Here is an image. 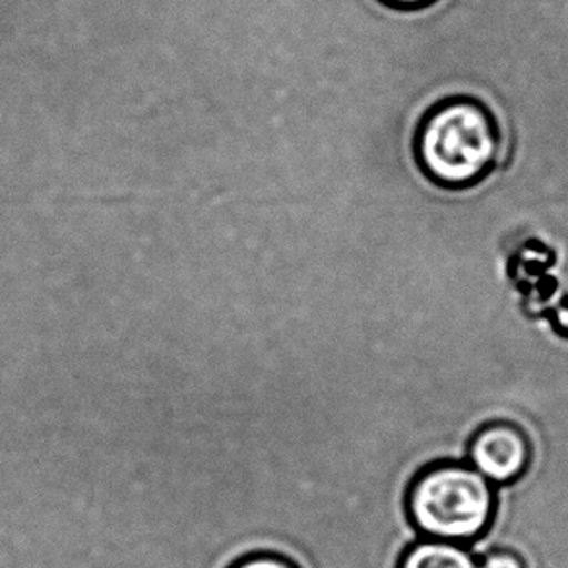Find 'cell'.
<instances>
[{
	"label": "cell",
	"instance_id": "cell-1",
	"mask_svg": "<svg viewBox=\"0 0 568 568\" xmlns=\"http://www.w3.org/2000/svg\"><path fill=\"white\" fill-rule=\"evenodd\" d=\"M500 152L497 116L471 95L437 101L415 129V162L433 185L446 191L479 185L497 168Z\"/></svg>",
	"mask_w": 568,
	"mask_h": 568
},
{
	"label": "cell",
	"instance_id": "cell-2",
	"mask_svg": "<svg viewBox=\"0 0 568 568\" xmlns=\"http://www.w3.org/2000/svg\"><path fill=\"white\" fill-rule=\"evenodd\" d=\"M495 510L497 487L468 462L430 464L407 493V513L423 538L471 546L491 528Z\"/></svg>",
	"mask_w": 568,
	"mask_h": 568
},
{
	"label": "cell",
	"instance_id": "cell-3",
	"mask_svg": "<svg viewBox=\"0 0 568 568\" xmlns=\"http://www.w3.org/2000/svg\"><path fill=\"white\" fill-rule=\"evenodd\" d=\"M531 458L534 446L528 433L507 419L479 425L466 445V462L495 487L518 484L530 468Z\"/></svg>",
	"mask_w": 568,
	"mask_h": 568
},
{
	"label": "cell",
	"instance_id": "cell-4",
	"mask_svg": "<svg viewBox=\"0 0 568 568\" xmlns=\"http://www.w3.org/2000/svg\"><path fill=\"white\" fill-rule=\"evenodd\" d=\"M399 568H477V557L464 544L423 538L407 549Z\"/></svg>",
	"mask_w": 568,
	"mask_h": 568
},
{
	"label": "cell",
	"instance_id": "cell-5",
	"mask_svg": "<svg viewBox=\"0 0 568 568\" xmlns=\"http://www.w3.org/2000/svg\"><path fill=\"white\" fill-rule=\"evenodd\" d=\"M477 568H528V565L513 549H491L477 559Z\"/></svg>",
	"mask_w": 568,
	"mask_h": 568
},
{
	"label": "cell",
	"instance_id": "cell-6",
	"mask_svg": "<svg viewBox=\"0 0 568 568\" xmlns=\"http://www.w3.org/2000/svg\"><path fill=\"white\" fill-rule=\"evenodd\" d=\"M233 568H297L280 555H254L237 562Z\"/></svg>",
	"mask_w": 568,
	"mask_h": 568
},
{
	"label": "cell",
	"instance_id": "cell-7",
	"mask_svg": "<svg viewBox=\"0 0 568 568\" xmlns=\"http://www.w3.org/2000/svg\"><path fill=\"white\" fill-rule=\"evenodd\" d=\"M386 7L394 8V10H422V8L429 7L435 0H381Z\"/></svg>",
	"mask_w": 568,
	"mask_h": 568
}]
</instances>
